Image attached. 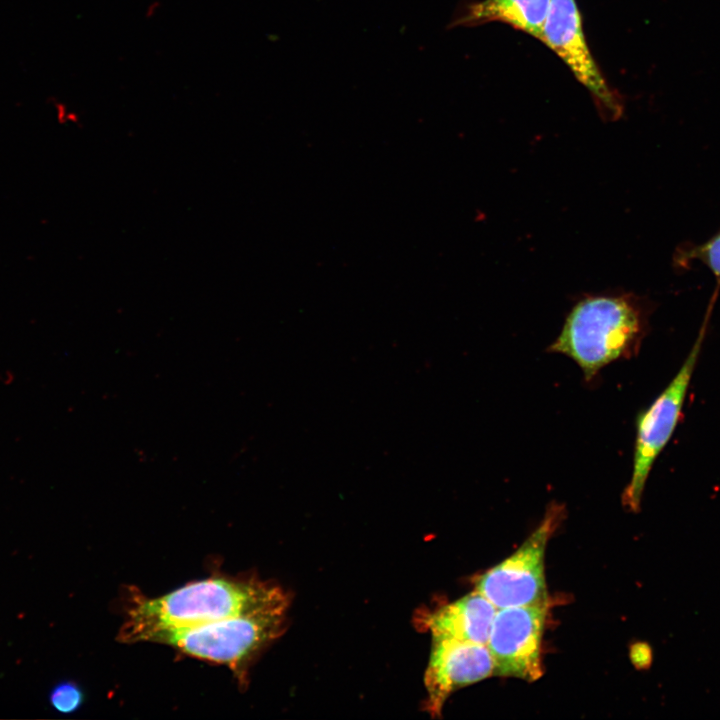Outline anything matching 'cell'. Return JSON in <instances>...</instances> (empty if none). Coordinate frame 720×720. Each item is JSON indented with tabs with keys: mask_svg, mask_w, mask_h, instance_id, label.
I'll list each match as a JSON object with an SVG mask.
<instances>
[{
	"mask_svg": "<svg viewBox=\"0 0 720 720\" xmlns=\"http://www.w3.org/2000/svg\"><path fill=\"white\" fill-rule=\"evenodd\" d=\"M497 608L474 590L434 612L422 616L421 623L432 638L487 645Z\"/></svg>",
	"mask_w": 720,
	"mask_h": 720,
	"instance_id": "9",
	"label": "cell"
},
{
	"mask_svg": "<svg viewBox=\"0 0 720 720\" xmlns=\"http://www.w3.org/2000/svg\"><path fill=\"white\" fill-rule=\"evenodd\" d=\"M547 608L545 601L497 609L487 642L493 675L529 682L543 675L541 648Z\"/></svg>",
	"mask_w": 720,
	"mask_h": 720,
	"instance_id": "6",
	"label": "cell"
},
{
	"mask_svg": "<svg viewBox=\"0 0 720 720\" xmlns=\"http://www.w3.org/2000/svg\"><path fill=\"white\" fill-rule=\"evenodd\" d=\"M541 41L565 62L609 118L620 116L622 105L590 53L575 0H551Z\"/></svg>",
	"mask_w": 720,
	"mask_h": 720,
	"instance_id": "7",
	"label": "cell"
},
{
	"mask_svg": "<svg viewBox=\"0 0 720 720\" xmlns=\"http://www.w3.org/2000/svg\"><path fill=\"white\" fill-rule=\"evenodd\" d=\"M646 326L647 310L637 296H585L572 307L547 350L572 359L589 382L610 363L633 356Z\"/></svg>",
	"mask_w": 720,
	"mask_h": 720,
	"instance_id": "2",
	"label": "cell"
},
{
	"mask_svg": "<svg viewBox=\"0 0 720 720\" xmlns=\"http://www.w3.org/2000/svg\"><path fill=\"white\" fill-rule=\"evenodd\" d=\"M83 698V692L77 684L64 681L53 688L49 700L58 712L72 713L81 706Z\"/></svg>",
	"mask_w": 720,
	"mask_h": 720,
	"instance_id": "12",
	"label": "cell"
},
{
	"mask_svg": "<svg viewBox=\"0 0 720 720\" xmlns=\"http://www.w3.org/2000/svg\"><path fill=\"white\" fill-rule=\"evenodd\" d=\"M708 317L707 314L699 335L677 374L651 405L637 417L632 475L622 494V504L632 512L639 511L651 468L669 442L680 420L705 338Z\"/></svg>",
	"mask_w": 720,
	"mask_h": 720,
	"instance_id": "4",
	"label": "cell"
},
{
	"mask_svg": "<svg viewBox=\"0 0 720 720\" xmlns=\"http://www.w3.org/2000/svg\"><path fill=\"white\" fill-rule=\"evenodd\" d=\"M564 514L562 504H550L536 529L513 554L482 574L475 590L497 609L547 601L545 550Z\"/></svg>",
	"mask_w": 720,
	"mask_h": 720,
	"instance_id": "5",
	"label": "cell"
},
{
	"mask_svg": "<svg viewBox=\"0 0 720 720\" xmlns=\"http://www.w3.org/2000/svg\"><path fill=\"white\" fill-rule=\"evenodd\" d=\"M550 3L551 0H483L469 5L452 25L499 21L541 40Z\"/></svg>",
	"mask_w": 720,
	"mask_h": 720,
	"instance_id": "10",
	"label": "cell"
},
{
	"mask_svg": "<svg viewBox=\"0 0 720 720\" xmlns=\"http://www.w3.org/2000/svg\"><path fill=\"white\" fill-rule=\"evenodd\" d=\"M694 262L705 265L720 285V231L701 244L686 243L676 250L675 266L688 269Z\"/></svg>",
	"mask_w": 720,
	"mask_h": 720,
	"instance_id": "11",
	"label": "cell"
},
{
	"mask_svg": "<svg viewBox=\"0 0 720 720\" xmlns=\"http://www.w3.org/2000/svg\"><path fill=\"white\" fill-rule=\"evenodd\" d=\"M288 599L274 585L254 577L212 576L156 598L132 593L118 639L134 643L169 628L197 626L230 617L285 612Z\"/></svg>",
	"mask_w": 720,
	"mask_h": 720,
	"instance_id": "1",
	"label": "cell"
},
{
	"mask_svg": "<svg viewBox=\"0 0 720 720\" xmlns=\"http://www.w3.org/2000/svg\"><path fill=\"white\" fill-rule=\"evenodd\" d=\"M283 623L284 612L242 615L158 630L144 641L166 644L186 655L227 665L244 682L251 659L281 634Z\"/></svg>",
	"mask_w": 720,
	"mask_h": 720,
	"instance_id": "3",
	"label": "cell"
},
{
	"mask_svg": "<svg viewBox=\"0 0 720 720\" xmlns=\"http://www.w3.org/2000/svg\"><path fill=\"white\" fill-rule=\"evenodd\" d=\"M432 640L424 682L428 694L426 709L435 716L454 691L492 676L494 664L487 645L441 638Z\"/></svg>",
	"mask_w": 720,
	"mask_h": 720,
	"instance_id": "8",
	"label": "cell"
},
{
	"mask_svg": "<svg viewBox=\"0 0 720 720\" xmlns=\"http://www.w3.org/2000/svg\"><path fill=\"white\" fill-rule=\"evenodd\" d=\"M15 380V375L10 370H5L0 374V381L4 385H9Z\"/></svg>",
	"mask_w": 720,
	"mask_h": 720,
	"instance_id": "14",
	"label": "cell"
},
{
	"mask_svg": "<svg viewBox=\"0 0 720 720\" xmlns=\"http://www.w3.org/2000/svg\"><path fill=\"white\" fill-rule=\"evenodd\" d=\"M633 658L635 663L639 664L640 667L647 666L651 661L650 649L646 645L639 644L638 647L635 648Z\"/></svg>",
	"mask_w": 720,
	"mask_h": 720,
	"instance_id": "13",
	"label": "cell"
}]
</instances>
